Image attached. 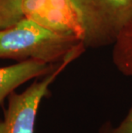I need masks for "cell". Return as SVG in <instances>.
<instances>
[{
    "mask_svg": "<svg viewBox=\"0 0 132 133\" xmlns=\"http://www.w3.org/2000/svg\"><path fill=\"white\" fill-rule=\"evenodd\" d=\"M81 43L75 36L53 32L22 17L0 29V58L57 64Z\"/></svg>",
    "mask_w": 132,
    "mask_h": 133,
    "instance_id": "obj_1",
    "label": "cell"
},
{
    "mask_svg": "<svg viewBox=\"0 0 132 133\" xmlns=\"http://www.w3.org/2000/svg\"><path fill=\"white\" fill-rule=\"evenodd\" d=\"M83 29L85 48L114 45L132 22V0H73Z\"/></svg>",
    "mask_w": 132,
    "mask_h": 133,
    "instance_id": "obj_2",
    "label": "cell"
},
{
    "mask_svg": "<svg viewBox=\"0 0 132 133\" xmlns=\"http://www.w3.org/2000/svg\"><path fill=\"white\" fill-rule=\"evenodd\" d=\"M84 49L85 47L81 44L41 80L35 81L22 93H11L4 117L0 120V133H34L39 107L42 99L48 94L50 85L64 68L79 57Z\"/></svg>",
    "mask_w": 132,
    "mask_h": 133,
    "instance_id": "obj_3",
    "label": "cell"
},
{
    "mask_svg": "<svg viewBox=\"0 0 132 133\" xmlns=\"http://www.w3.org/2000/svg\"><path fill=\"white\" fill-rule=\"evenodd\" d=\"M23 17L53 32L82 41L83 29L73 0H21Z\"/></svg>",
    "mask_w": 132,
    "mask_h": 133,
    "instance_id": "obj_4",
    "label": "cell"
},
{
    "mask_svg": "<svg viewBox=\"0 0 132 133\" xmlns=\"http://www.w3.org/2000/svg\"><path fill=\"white\" fill-rule=\"evenodd\" d=\"M57 64H46L35 60H25L0 68V104L19 86L33 78L52 72Z\"/></svg>",
    "mask_w": 132,
    "mask_h": 133,
    "instance_id": "obj_5",
    "label": "cell"
},
{
    "mask_svg": "<svg viewBox=\"0 0 132 133\" xmlns=\"http://www.w3.org/2000/svg\"><path fill=\"white\" fill-rule=\"evenodd\" d=\"M22 17L21 0H0V29L12 26Z\"/></svg>",
    "mask_w": 132,
    "mask_h": 133,
    "instance_id": "obj_6",
    "label": "cell"
},
{
    "mask_svg": "<svg viewBox=\"0 0 132 133\" xmlns=\"http://www.w3.org/2000/svg\"><path fill=\"white\" fill-rule=\"evenodd\" d=\"M98 133H132V104L126 116L117 125L106 122L102 124Z\"/></svg>",
    "mask_w": 132,
    "mask_h": 133,
    "instance_id": "obj_7",
    "label": "cell"
}]
</instances>
